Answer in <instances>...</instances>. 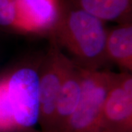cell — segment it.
<instances>
[{
	"label": "cell",
	"instance_id": "cell-5",
	"mask_svg": "<svg viewBox=\"0 0 132 132\" xmlns=\"http://www.w3.org/2000/svg\"><path fill=\"white\" fill-rule=\"evenodd\" d=\"M132 76L129 72L116 73L104 104L101 130L131 132Z\"/></svg>",
	"mask_w": 132,
	"mask_h": 132
},
{
	"label": "cell",
	"instance_id": "cell-4",
	"mask_svg": "<svg viewBox=\"0 0 132 132\" xmlns=\"http://www.w3.org/2000/svg\"><path fill=\"white\" fill-rule=\"evenodd\" d=\"M71 60L61 51V48L52 38L51 46L39 72L40 120L42 130L52 128L57 99L66 68Z\"/></svg>",
	"mask_w": 132,
	"mask_h": 132
},
{
	"label": "cell",
	"instance_id": "cell-1",
	"mask_svg": "<svg viewBox=\"0 0 132 132\" xmlns=\"http://www.w3.org/2000/svg\"><path fill=\"white\" fill-rule=\"evenodd\" d=\"M105 22L73 5L68 0L50 36L68 52L73 61L87 70H100L108 61Z\"/></svg>",
	"mask_w": 132,
	"mask_h": 132
},
{
	"label": "cell",
	"instance_id": "cell-8",
	"mask_svg": "<svg viewBox=\"0 0 132 132\" xmlns=\"http://www.w3.org/2000/svg\"><path fill=\"white\" fill-rule=\"evenodd\" d=\"M107 60L126 72L132 70V23L128 21L108 29L106 41Z\"/></svg>",
	"mask_w": 132,
	"mask_h": 132
},
{
	"label": "cell",
	"instance_id": "cell-3",
	"mask_svg": "<svg viewBox=\"0 0 132 132\" xmlns=\"http://www.w3.org/2000/svg\"><path fill=\"white\" fill-rule=\"evenodd\" d=\"M7 89L14 119L19 130L30 128L40 120L39 71L19 67L7 73Z\"/></svg>",
	"mask_w": 132,
	"mask_h": 132
},
{
	"label": "cell",
	"instance_id": "cell-9",
	"mask_svg": "<svg viewBox=\"0 0 132 132\" xmlns=\"http://www.w3.org/2000/svg\"><path fill=\"white\" fill-rule=\"evenodd\" d=\"M71 4L104 22L131 21L132 0H68Z\"/></svg>",
	"mask_w": 132,
	"mask_h": 132
},
{
	"label": "cell",
	"instance_id": "cell-11",
	"mask_svg": "<svg viewBox=\"0 0 132 132\" xmlns=\"http://www.w3.org/2000/svg\"><path fill=\"white\" fill-rule=\"evenodd\" d=\"M0 29L24 33L13 0H0Z\"/></svg>",
	"mask_w": 132,
	"mask_h": 132
},
{
	"label": "cell",
	"instance_id": "cell-12",
	"mask_svg": "<svg viewBox=\"0 0 132 132\" xmlns=\"http://www.w3.org/2000/svg\"><path fill=\"white\" fill-rule=\"evenodd\" d=\"M38 132H75V131H66V130H42L41 131ZM90 132H109L105 130H100V131H90Z\"/></svg>",
	"mask_w": 132,
	"mask_h": 132
},
{
	"label": "cell",
	"instance_id": "cell-6",
	"mask_svg": "<svg viewBox=\"0 0 132 132\" xmlns=\"http://www.w3.org/2000/svg\"><path fill=\"white\" fill-rule=\"evenodd\" d=\"M23 32L49 35L61 17L65 0H13Z\"/></svg>",
	"mask_w": 132,
	"mask_h": 132
},
{
	"label": "cell",
	"instance_id": "cell-2",
	"mask_svg": "<svg viewBox=\"0 0 132 132\" xmlns=\"http://www.w3.org/2000/svg\"><path fill=\"white\" fill-rule=\"evenodd\" d=\"M82 88L79 104L61 130L75 132L100 131L104 104L116 73L81 68Z\"/></svg>",
	"mask_w": 132,
	"mask_h": 132
},
{
	"label": "cell",
	"instance_id": "cell-7",
	"mask_svg": "<svg viewBox=\"0 0 132 132\" xmlns=\"http://www.w3.org/2000/svg\"><path fill=\"white\" fill-rule=\"evenodd\" d=\"M81 68L72 60L66 68L57 99L55 114L49 130H61L77 109L81 95Z\"/></svg>",
	"mask_w": 132,
	"mask_h": 132
},
{
	"label": "cell",
	"instance_id": "cell-10",
	"mask_svg": "<svg viewBox=\"0 0 132 132\" xmlns=\"http://www.w3.org/2000/svg\"><path fill=\"white\" fill-rule=\"evenodd\" d=\"M10 101L7 73L0 76V132L19 131Z\"/></svg>",
	"mask_w": 132,
	"mask_h": 132
}]
</instances>
